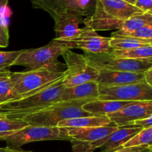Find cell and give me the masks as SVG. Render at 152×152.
<instances>
[{"label":"cell","mask_w":152,"mask_h":152,"mask_svg":"<svg viewBox=\"0 0 152 152\" xmlns=\"http://www.w3.org/2000/svg\"><path fill=\"white\" fill-rule=\"evenodd\" d=\"M140 13L143 12L124 0H96L93 14L85 18L84 25L96 32L120 30L125 20Z\"/></svg>","instance_id":"6da1fadb"},{"label":"cell","mask_w":152,"mask_h":152,"mask_svg":"<svg viewBox=\"0 0 152 152\" xmlns=\"http://www.w3.org/2000/svg\"><path fill=\"white\" fill-rule=\"evenodd\" d=\"M63 77L37 93L17 100L0 104V117L16 118L35 113L59 102L65 89L62 85Z\"/></svg>","instance_id":"7a4b0ae2"},{"label":"cell","mask_w":152,"mask_h":152,"mask_svg":"<svg viewBox=\"0 0 152 152\" xmlns=\"http://www.w3.org/2000/svg\"><path fill=\"white\" fill-rule=\"evenodd\" d=\"M70 43L58 41L53 39L46 45L38 48L25 49L17 58L13 65L25 67V71L47 68L55 71H62L58 58L67 50H71Z\"/></svg>","instance_id":"3957f363"},{"label":"cell","mask_w":152,"mask_h":152,"mask_svg":"<svg viewBox=\"0 0 152 152\" xmlns=\"http://www.w3.org/2000/svg\"><path fill=\"white\" fill-rule=\"evenodd\" d=\"M89 100L59 101L35 113L13 119H22L28 125L54 127L62 120L80 117L92 116L83 111L82 107Z\"/></svg>","instance_id":"277c9868"},{"label":"cell","mask_w":152,"mask_h":152,"mask_svg":"<svg viewBox=\"0 0 152 152\" xmlns=\"http://www.w3.org/2000/svg\"><path fill=\"white\" fill-rule=\"evenodd\" d=\"M47 140L70 141L65 128L29 126L19 130L0 135V141L6 142L7 148L19 149L22 145L34 142Z\"/></svg>","instance_id":"5b68a950"},{"label":"cell","mask_w":152,"mask_h":152,"mask_svg":"<svg viewBox=\"0 0 152 152\" xmlns=\"http://www.w3.org/2000/svg\"><path fill=\"white\" fill-rule=\"evenodd\" d=\"M64 77V71L47 68L22 72H11L9 77L21 97L34 94L51 86Z\"/></svg>","instance_id":"8992f818"},{"label":"cell","mask_w":152,"mask_h":152,"mask_svg":"<svg viewBox=\"0 0 152 152\" xmlns=\"http://www.w3.org/2000/svg\"><path fill=\"white\" fill-rule=\"evenodd\" d=\"M72 145L73 152H93L105 143L116 126L89 128H65Z\"/></svg>","instance_id":"52a82bcc"},{"label":"cell","mask_w":152,"mask_h":152,"mask_svg":"<svg viewBox=\"0 0 152 152\" xmlns=\"http://www.w3.org/2000/svg\"><path fill=\"white\" fill-rule=\"evenodd\" d=\"M88 62L98 71L144 73L152 68V58L132 59L114 56L111 53H85Z\"/></svg>","instance_id":"ba28073f"},{"label":"cell","mask_w":152,"mask_h":152,"mask_svg":"<svg viewBox=\"0 0 152 152\" xmlns=\"http://www.w3.org/2000/svg\"><path fill=\"white\" fill-rule=\"evenodd\" d=\"M67 69L64 71L62 85L65 88L88 82H96L99 71L88 62L85 55L68 50L62 55Z\"/></svg>","instance_id":"9c48e42d"},{"label":"cell","mask_w":152,"mask_h":152,"mask_svg":"<svg viewBox=\"0 0 152 152\" xmlns=\"http://www.w3.org/2000/svg\"><path fill=\"white\" fill-rule=\"evenodd\" d=\"M34 8L47 12L54 20L65 15L89 17L93 14L96 0H31Z\"/></svg>","instance_id":"30bf717a"},{"label":"cell","mask_w":152,"mask_h":152,"mask_svg":"<svg viewBox=\"0 0 152 152\" xmlns=\"http://www.w3.org/2000/svg\"><path fill=\"white\" fill-rule=\"evenodd\" d=\"M99 98L101 100L135 102L152 101V86L145 82L136 84L104 87L99 86Z\"/></svg>","instance_id":"8fae6325"},{"label":"cell","mask_w":152,"mask_h":152,"mask_svg":"<svg viewBox=\"0 0 152 152\" xmlns=\"http://www.w3.org/2000/svg\"><path fill=\"white\" fill-rule=\"evenodd\" d=\"M110 37L99 36L91 28L85 25L81 34L77 38L70 42L72 48L81 49L85 53H111L113 49L110 46Z\"/></svg>","instance_id":"7c38bea8"},{"label":"cell","mask_w":152,"mask_h":152,"mask_svg":"<svg viewBox=\"0 0 152 152\" xmlns=\"http://www.w3.org/2000/svg\"><path fill=\"white\" fill-rule=\"evenodd\" d=\"M150 115H152V101H135L129 102L116 112L108 114L107 117L114 126L122 128Z\"/></svg>","instance_id":"4fadbf2b"},{"label":"cell","mask_w":152,"mask_h":152,"mask_svg":"<svg viewBox=\"0 0 152 152\" xmlns=\"http://www.w3.org/2000/svg\"><path fill=\"white\" fill-rule=\"evenodd\" d=\"M85 17L79 15H65L54 19L55 39L70 42L80 36L83 31L80 25L84 24Z\"/></svg>","instance_id":"5bb4252c"},{"label":"cell","mask_w":152,"mask_h":152,"mask_svg":"<svg viewBox=\"0 0 152 152\" xmlns=\"http://www.w3.org/2000/svg\"><path fill=\"white\" fill-rule=\"evenodd\" d=\"M96 82L99 86L111 87L136 84L145 81L144 73L99 71V76Z\"/></svg>","instance_id":"9a60e30c"},{"label":"cell","mask_w":152,"mask_h":152,"mask_svg":"<svg viewBox=\"0 0 152 152\" xmlns=\"http://www.w3.org/2000/svg\"><path fill=\"white\" fill-rule=\"evenodd\" d=\"M99 98V88L96 82H88L64 89L59 101L95 100Z\"/></svg>","instance_id":"2e32d148"},{"label":"cell","mask_w":152,"mask_h":152,"mask_svg":"<svg viewBox=\"0 0 152 152\" xmlns=\"http://www.w3.org/2000/svg\"><path fill=\"white\" fill-rule=\"evenodd\" d=\"M129 102H131L95 99L86 102L82 108L92 116H107L119 111Z\"/></svg>","instance_id":"e0dca14e"},{"label":"cell","mask_w":152,"mask_h":152,"mask_svg":"<svg viewBox=\"0 0 152 152\" xmlns=\"http://www.w3.org/2000/svg\"><path fill=\"white\" fill-rule=\"evenodd\" d=\"M114 126L107 116H87L67 119L59 122V128H89Z\"/></svg>","instance_id":"ac0fdd59"},{"label":"cell","mask_w":152,"mask_h":152,"mask_svg":"<svg viewBox=\"0 0 152 152\" xmlns=\"http://www.w3.org/2000/svg\"><path fill=\"white\" fill-rule=\"evenodd\" d=\"M142 129H129L119 128L117 131L109 135L105 143L100 147L99 152H112L119 148H121L129 140Z\"/></svg>","instance_id":"d6986e66"},{"label":"cell","mask_w":152,"mask_h":152,"mask_svg":"<svg viewBox=\"0 0 152 152\" xmlns=\"http://www.w3.org/2000/svg\"><path fill=\"white\" fill-rule=\"evenodd\" d=\"M109 42L113 50H126L142 46H152V39H140L114 33L111 34Z\"/></svg>","instance_id":"ffe728a7"},{"label":"cell","mask_w":152,"mask_h":152,"mask_svg":"<svg viewBox=\"0 0 152 152\" xmlns=\"http://www.w3.org/2000/svg\"><path fill=\"white\" fill-rule=\"evenodd\" d=\"M150 25H152V12L140 13L125 20L120 30L124 32H132Z\"/></svg>","instance_id":"44dd1931"},{"label":"cell","mask_w":152,"mask_h":152,"mask_svg":"<svg viewBox=\"0 0 152 152\" xmlns=\"http://www.w3.org/2000/svg\"><path fill=\"white\" fill-rule=\"evenodd\" d=\"M111 54L120 58L141 59L152 58V46H142L126 50H112Z\"/></svg>","instance_id":"7402d4cb"},{"label":"cell","mask_w":152,"mask_h":152,"mask_svg":"<svg viewBox=\"0 0 152 152\" xmlns=\"http://www.w3.org/2000/svg\"><path fill=\"white\" fill-rule=\"evenodd\" d=\"M9 74L0 77V104L7 103L22 98L10 81Z\"/></svg>","instance_id":"603a6c76"},{"label":"cell","mask_w":152,"mask_h":152,"mask_svg":"<svg viewBox=\"0 0 152 152\" xmlns=\"http://www.w3.org/2000/svg\"><path fill=\"white\" fill-rule=\"evenodd\" d=\"M151 142L152 127H150L141 129L122 147L129 148V147H138L141 145H151Z\"/></svg>","instance_id":"cb8c5ba5"},{"label":"cell","mask_w":152,"mask_h":152,"mask_svg":"<svg viewBox=\"0 0 152 152\" xmlns=\"http://www.w3.org/2000/svg\"><path fill=\"white\" fill-rule=\"evenodd\" d=\"M29 126L22 119H13L0 117V135L6 132H13Z\"/></svg>","instance_id":"d4e9b609"},{"label":"cell","mask_w":152,"mask_h":152,"mask_svg":"<svg viewBox=\"0 0 152 152\" xmlns=\"http://www.w3.org/2000/svg\"><path fill=\"white\" fill-rule=\"evenodd\" d=\"M113 33L118 35L134 37L140 39H152V25H145L132 32H124L120 30H117Z\"/></svg>","instance_id":"484cf974"},{"label":"cell","mask_w":152,"mask_h":152,"mask_svg":"<svg viewBox=\"0 0 152 152\" xmlns=\"http://www.w3.org/2000/svg\"><path fill=\"white\" fill-rule=\"evenodd\" d=\"M24 50L13 51H0V71L7 70V68L14 65L17 58Z\"/></svg>","instance_id":"4316f807"},{"label":"cell","mask_w":152,"mask_h":152,"mask_svg":"<svg viewBox=\"0 0 152 152\" xmlns=\"http://www.w3.org/2000/svg\"><path fill=\"white\" fill-rule=\"evenodd\" d=\"M152 127V115L147 117L139 119L131 123L129 126L123 128H129V129H147ZM123 128V127H122Z\"/></svg>","instance_id":"83f0119b"},{"label":"cell","mask_w":152,"mask_h":152,"mask_svg":"<svg viewBox=\"0 0 152 152\" xmlns=\"http://www.w3.org/2000/svg\"><path fill=\"white\" fill-rule=\"evenodd\" d=\"M9 38L8 28L1 22L0 19V48H6L8 45Z\"/></svg>","instance_id":"f1b7e54d"},{"label":"cell","mask_w":152,"mask_h":152,"mask_svg":"<svg viewBox=\"0 0 152 152\" xmlns=\"http://www.w3.org/2000/svg\"><path fill=\"white\" fill-rule=\"evenodd\" d=\"M134 5L143 13L152 12V0H136Z\"/></svg>","instance_id":"f546056e"},{"label":"cell","mask_w":152,"mask_h":152,"mask_svg":"<svg viewBox=\"0 0 152 152\" xmlns=\"http://www.w3.org/2000/svg\"><path fill=\"white\" fill-rule=\"evenodd\" d=\"M144 77H145V83L152 86V68L144 72Z\"/></svg>","instance_id":"4dcf8cb0"},{"label":"cell","mask_w":152,"mask_h":152,"mask_svg":"<svg viewBox=\"0 0 152 152\" xmlns=\"http://www.w3.org/2000/svg\"><path fill=\"white\" fill-rule=\"evenodd\" d=\"M0 152H31V151H25L23 150L20 149H14V148H7V147H4V148H0Z\"/></svg>","instance_id":"1f68e13d"},{"label":"cell","mask_w":152,"mask_h":152,"mask_svg":"<svg viewBox=\"0 0 152 152\" xmlns=\"http://www.w3.org/2000/svg\"><path fill=\"white\" fill-rule=\"evenodd\" d=\"M9 0H0V9L5 7L8 3Z\"/></svg>","instance_id":"d6a6232c"},{"label":"cell","mask_w":152,"mask_h":152,"mask_svg":"<svg viewBox=\"0 0 152 152\" xmlns=\"http://www.w3.org/2000/svg\"><path fill=\"white\" fill-rule=\"evenodd\" d=\"M10 71H8V70H4V71H0V77H3V76L8 75V74H10Z\"/></svg>","instance_id":"836d02e7"},{"label":"cell","mask_w":152,"mask_h":152,"mask_svg":"<svg viewBox=\"0 0 152 152\" xmlns=\"http://www.w3.org/2000/svg\"><path fill=\"white\" fill-rule=\"evenodd\" d=\"M124 1H127V2L130 3V4H134V2H135V1H136V0H124Z\"/></svg>","instance_id":"e575fe53"}]
</instances>
